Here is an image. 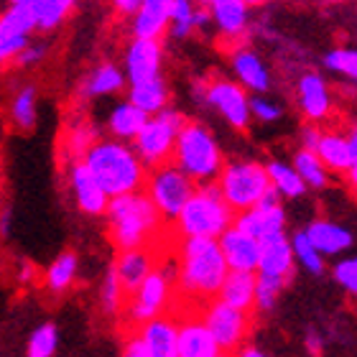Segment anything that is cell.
I'll use <instances>...</instances> for the list:
<instances>
[{
	"instance_id": "obj_41",
	"label": "cell",
	"mask_w": 357,
	"mask_h": 357,
	"mask_svg": "<svg viewBox=\"0 0 357 357\" xmlns=\"http://www.w3.org/2000/svg\"><path fill=\"white\" fill-rule=\"evenodd\" d=\"M100 298H102V309L107 314H118L120 309H123V304H126V291H123V286H120L115 268H110V271H107V275H105L102 294H100Z\"/></svg>"
},
{
	"instance_id": "obj_37",
	"label": "cell",
	"mask_w": 357,
	"mask_h": 357,
	"mask_svg": "<svg viewBox=\"0 0 357 357\" xmlns=\"http://www.w3.org/2000/svg\"><path fill=\"white\" fill-rule=\"evenodd\" d=\"M321 67L340 77H347L350 82H357V49H347V46L329 49L321 56Z\"/></svg>"
},
{
	"instance_id": "obj_26",
	"label": "cell",
	"mask_w": 357,
	"mask_h": 357,
	"mask_svg": "<svg viewBox=\"0 0 357 357\" xmlns=\"http://www.w3.org/2000/svg\"><path fill=\"white\" fill-rule=\"evenodd\" d=\"M217 298L235 309L250 312L255 306V271H227Z\"/></svg>"
},
{
	"instance_id": "obj_11",
	"label": "cell",
	"mask_w": 357,
	"mask_h": 357,
	"mask_svg": "<svg viewBox=\"0 0 357 357\" xmlns=\"http://www.w3.org/2000/svg\"><path fill=\"white\" fill-rule=\"evenodd\" d=\"M176 281L174 275H169L164 268H153L143 283L138 286L130 304H128V317L133 324H143V321L153 319L158 314H166L169 309V298H172V283Z\"/></svg>"
},
{
	"instance_id": "obj_31",
	"label": "cell",
	"mask_w": 357,
	"mask_h": 357,
	"mask_svg": "<svg viewBox=\"0 0 357 357\" xmlns=\"http://www.w3.org/2000/svg\"><path fill=\"white\" fill-rule=\"evenodd\" d=\"M8 118L18 130H33L38 120V87L33 82H23L15 89L8 105Z\"/></svg>"
},
{
	"instance_id": "obj_40",
	"label": "cell",
	"mask_w": 357,
	"mask_h": 357,
	"mask_svg": "<svg viewBox=\"0 0 357 357\" xmlns=\"http://www.w3.org/2000/svg\"><path fill=\"white\" fill-rule=\"evenodd\" d=\"M286 281L281 278H273V275H255V306L261 309V312H268L271 306L275 304V298L278 294L283 291Z\"/></svg>"
},
{
	"instance_id": "obj_39",
	"label": "cell",
	"mask_w": 357,
	"mask_h": 357,
	"mask_svg": "<svg viewBox=\"0 0 357 357\" xmlns=\"http://www.w3.org/2000/svg\"><path fill=\"white\" fill-rule=\"evenodd\" d=\"M59 344V332L54 324H41V327L31 335L29 347H26V357H54Z\"/></svg>"
},
{
	"instance_id": "obj_52",
	"label": "cell",
	"mask_w": 357,
	"mask_h": 357,
	"mask_svg": "<svg viewBox=\"0 0 357 357\" xmlns=\"http://www.w3.org/2000/svg\"><path fill=\"white\" fill-rule=\"evenodd\" d=\"M245 6H250V8H258V6H268L271 0H243Z\"/></svg>"
},
{
	"instance_id": "obj_35",
	"label": "cell",
	"mask_w": 357,
	"mask_h": 357,
	"mask_svg": "<svg viewBox=\"0 0 357 357\" xmlns=\"http://www.w3.org/2000/svg\"><path fill=\"white\" fill-rule=\"evenodd\" d=\"M77 266H79V261H77L75 253H61L49 266V271H46V286H49V291H54V294L67 291L77 278Z\"/></svg>"
},
{
	"instance_id": "obj_48",
	"label": "cell",
	"mask_w": 357,
	"mask_h": 357,
	"mask_svg": "<svg viewBox=\"0 0 357 357\" xmlns=\"http://www.w3.org/2000/svg\"><path fill=\"white\" fill-rule=\"evenodd\" d=\"M141 0H112V10L120 15V18H130V15L138 10Z\"/></svg>"
},
{
	"instance_id": "obj_18",
	"label": "cell",
	"mask_w": 357,
	"mask_h": 357,
	"mask_svg": "<svg viewBox=\"0 0 357 357\" xmlns=\"http://www.w3.org/2000/svg\"><path fill=\"white\" fill-rule=\"evenodd\" d=\"M126 87H128V79H126L123 67H118L115 61H100L97 67H92L87 75L79 79V84H77V97H79L82 102H89V100L118 95L120 89H126Z\"/></svg>"
},
{
	"instance_id": "obj_33",
	"label": "cell",
	"mask_w": 357,
	"mask_h": 357,
	"mask_svg": "<svg viewBox=\"0 0 357 357\" xmlns=\"http://www.w3.org/2000/svg\"><path fill=\"white\" fill-rule=\"evenodd\" d=\"M266 172H268V178H271V186H273L281 197H286V199H296V197H301V194L306 192L304 178L298 176L294 166L283 164V161H268Z\"/></svg>"
},
{
	"instance_id": "obj_43",
	"label": "cell",
	"mask_w": 357,
	"mask_h": 357,
	"mask_svg": "<svg viewBox=\"0 0 357 357\" xmlns=\"http://www.w3.org/2000/svg\"><path fill=\"white\" fill-rule=\"evenodd\" d=\"M46 54H49V46L46 44H38V41H29V44L23 46L21 52L15 54L13 64L21 69H31V67H38L41 61L46 59Z\"/></svg>"
},
{
	"instance_id": "obj_12",
	"label": "cell",
	"mask_w": 357,
	"mask_h": 357,
	"mask_svg": "<svg viewBox=\"0 0 357 357\" xmlns=\"http://www.w3.org/2000/svg\"><path fill=\"white\" fill-rule=\"evenodd\" d=\"M232 225L245 232V235L255 238L258 243L263 238H268V235L283 232V227H286V212L281 207V194L271 186L258 204H253L250 209H243V212H235Z\"/></svg>"
},
{
	"instance_id": "obj_42",
	"label": "cell",
	"mask_w": 357,
	"mask_h": 357,
	"mask_svg": "<svg viewBox=\"0 0 357 357\" xmlns=\"http://www.w3.org/2000/svg\"><path fill=\"white\" fill-rule=\"evenodd\" d=\"M250 112H253V118H258L261 123H275V120H281L283 107L275 102V100H268L266 95H255V97H250Z\"/></svg>"
},
{
	"instance_id": "obj_9",
	"label": "cell",
	"mask_w": 357,
	"mask_h": 357,
	"mask_svg": "<svg viewBox=\"0 0 357 357\" xmlns=\"http://www.w3.org/2000/svg\"><path fill=\"white\" fill-rule=\"evenodd\" d=\"M204 105H209L212 110H217L235 130L245 133L250 128L253 112H250V95L240 82H232L227 77H212L204 79V87L197 95Z\"/></svg>"
},
{
	"instance_id": "obj_53",
	"label": "cell",
	"mask_w": 357,
	"mask_h": 357,
	"mask_svg": "<svg viewBox=\"0 0 357 357\" xmlns=\"http://www.w3.org/2000/svg\"><path fill=\"white\" fill-rule=\"evenodd\" d=\"M31 273H33V268H31V266H26V268H23V271H21V281H29V278H31Z\"/></svg>"
},
{
	"instance_id": "obj_29",
	"label": "cell",
	"mask_w": 357,
	"mask_h": 357,
	"mask_svg": "<svg viewBox=\"0 0 357 357\" xmlns=\"http://www.w3.org/2000/svg\"><path fill=\"white\" fill-rule=\"evenodd\" d=\"M128 100L141 107L143 112L149 115H156L164 107H169L172 102V87L166 82V77H156V79H149V82L141 84H128Z\"/></svg>"
},
{
	"instance_id": "obj_57",
	"label": "cell",
	"mask_w": 357,
	"mask_h": 357,
	"mask_svg": "<svg viewBox=\"0 0 357 357\" xmlns=\"http://www.w3.org/2000/svg\"><path fill=\"white\" fill-rule=\"evenodd\" d=\"M327 3H350V0H327Z\"/></svg>"
},
{
	"instance_id": "obj_8",
	"label": "cell",
	"mask_w": 357,
	"mask_h": 357,
	"mask_svg": "<svg viewBox=\"0 0 357 357\" xmlns=\"http://www.w3.org/2000/svg\"><path fill=\"white\" fill-rule=\"evenodd\" d=\"M194 189H197V184L174 161H166V164L149 169L146 184H143V192L149 194L151 202L161 212V217L169 220V222L176 220Z\"/></svg>"
},
{
	"instance_id": "obj_13",
	"label": "cell",
	"mask_w": 357,
	"mask_h": 357,
	"mask_svg": "<svg viewBox=\"0 0 357 357\" xmlns=\"http://www.w3.org/2000/svg\"><path fill=\"white\" fill-rule=\"evenodd\" d=\"M123 72L128 84H141L164 75V41L158 38H130L123 54Z\"/></svg>"
},
{
	"instance_id": "obj_46",
	"label": "cell",
	"mask_w": 357,
	"mask_h": 357,
	"mask_svg": "<svg viewBox=\"0 0 357 357\" xmlns=\"http://www.w3.org/2000/svg\"><path fill=\"white\" fill-rule=\"evenodd\" d=\"M123 357H153L149 350V344L143 342L141 332H135V335H130L126 340V344H123Z\"/></svg>"
},
{
	"instance_id": "obj_44",
	"label": "cell",
	"mask_w": 357,
	"mask_h": 357,
	"mask_svg": "<svg viewBox=\"0 0 357 357\" xmlns=\"http://www.w3.org/2000/svg\"><path fill=\"white\" fill-rule=\"evenodd\" d=\"M29 41H31V36H13V33L0 31V67H3V64H13L15 54L21 52Z\"/></svg>"
},
{
	"instance_id": "obj_1",
	"label": "cell",
	"mask_w": 357,
	"mask_h": 357,
	"mask_svg": "<svg viewBox=\"0 0 357 357\" xmlns=\"http://www.w3.org/2000/svg\"><path fill=\"white\" fill-rule=\"evenodd\" d=\"M184 243L178 245V271L176 281L178 289L184 291L192 301L207 304L217 296L227 275V263H225L222 248L217 238H181Z\"/></svg>"
},
{
	"instance_id": "obj_28",
	"label": "cell",
	"mask_w": 357,
	"mask_h": 357,
	"mask_svg": "<svg viewBox=\"0 0 357 357\" xmlns=\"http://www.w3.org/2000/svg\"><path fill=\"white\" fill-rule=\"evenodd\" d=\"M149 118H151L149 112H143L141 107H135L130 100L118 102L110 110V115H107V133H110V138L130 143L135 135L141 133V128L146 126Z\"/></svg>"
},
{
	"instance_id": "obj_32",
	"label": "cell",
	"mask_w": 357,
	"mask_h": 357,
	"mask_svg": "<svg viewBox=\"0 0 357 357\" xmlns=\"http://www.w3.org/2000/svg\"><path fill=\"white\" fill-rule=\"evenodd\" d=\"M26 6L31 8L36 33H52L75 13L77 0H29Z\"/></svg>"
},
{
	"instance_id": "obj_34",
	"label": "cell",
	"mask_w": 357,
	"mask_h": 357,
	"mask_svg": "<svg viewBox=\"0 0 357 357\" xmlns=\"http://www.w3.org/2000/svg\"><path fill=\"white\" fill-rule=\"evenodd\" d=\"M294 169L301 178H304L306 186L312 189H324L329 184V169L321 164V158L309 149H298L294 153Z\"/></svg>"
},
{
	"instance_id": "obj_27",
	"label": "cell",
	"mask_w": 357,
	"mask_h": 357,
	"mask_svg": "<svg viewBox=\"0 0 357 357\" xmlns=\"http://www.w3.org/2000/svg\"><path fill=\"white\" fill-rule=\"evenodd\" d=\"M314 153L321 158V164L327 166L329 172L347 174L352 169V151L347 135L337 133V130H321Z\"/></svg>"
},
{
	"instance_id": "obj_49",
	"label": "cell",
	"mask_w": 357,
	"mask_h": 357,
	"mask_svg": "<svg viewBox=\"0 0 357 357\" xmlns=\"http://www.w3.org/2000/svg\"><path fill=\"white\" fill-rule=\"evenodd\" d=\"M347 143H350V151H352V166H357V123L350 128V133H347Z\"/></svg>"
},
{
	"instance_id": "obj_25",
	"label": "cell",
	"mask_w": 357,
	"mask_h": 357,
	"mask_svg": "<svg viewBox=\"0 0 357 357\" xmlns=\"http://www.w3.org/2000/svg\"><path fill=\"white\" fill-rule=\"evenodd\" d=\"M138 332L153 357H178V327L169 314H158L143 321Z\"/></svg>"
},
{
	"instance_id": "obj_20",
	"label": "cell",
	"mask_w": 357,
	"mask_h": 357,
	"mask_svg": "<svg viewBox=\"0 0 357 357\" xmlns=\"http://www.w3.org/2000/svg\"><path fill=\"white\" fill-rule=\"evenodd\" d=\"M220 248H222L225 263L230 271H255L258 268V258H261V243L243 230H238L235 225H230L227 230L217 238Z\"/></svg>"
},
{
	"instance_id": "obj_4",
	"label": "cell",
	"mask_w": 357,
	"mask_h": 357,
	"mask_svg": "<svg viewBox=\"0 0 357 357\" xmlns=\"http://www.w3.org/2000/svg\"><path fill=\"white\" fill-rule=\"evenodd\" d=\"M172 161L192 178L194 184L217 181L225 166L222 149L217 146V138L199 120H186V126L178 130Z\"/></svg>"
},
{
	"instance_id": "obj_10",
	"label": "cell",
	"mask_w": 357,
	"mask_h": 357,
	"mask_svg": "<svg viewBox=\"0 0 357 357\" xmlns=\"http://www.w3.org/2000/svg\"><path fill=\"white\" fill-rule=\"evenodd\" d=\"M202 321L212 332L215 342L222 352H238L245 344V337L250 332V314L243 309L225 304L220 298H212L202 309Z\"/></svg>"
},
{
	"instance_id": "obj_6",
	"label": "cell",
	"mask_w": 357,
	"mask_h": 357,
	"mask_svg": "<svg viewBox=\"0 0 357 357\" xmlns=\"http://www.w3.org/2000/svg\"><path fill=\"white\" fill-rule=\"evenodd\" d=\"M186 120L189 118L184 112L172 107V105L146 120L141 133L130 141V146H133V151L138 153V158L143 161L146 169H153V166L172 161L174 143H176L178 130L186 126Z\"/></svg>"
},
{
	"instance_id": "obj_19",
	"label": "cell",
	"mask_w": 357,
	"mask_h": 357,
	"mask_svg": "<svg viewBox=\"0 0 357 357\" xmlns=\"http://www.w3.org/2000/svg\"><path fill=\"white\" fill-rule=\"evenodd\" d=\"M294 263H296V258H294V248H291L286 232H275V235H268L261 240V258H258V268H255L261 275H273V278L289 283L294 275Z\"/></svg>"
},
{
	"instance_id": "obj_30",
	"label": "cell",
	"mask_w": 357,
	"mask_h": 357,
	"mask_svg": "<svg viewBox=\"0 0 357 357\" xmlns=\"http://www.w3.org/2000/svg\"><path fill=\"white\" fill-rule=\"evenodd\" d=\"M304 232L321 255H337L352 245L350 230H344V227L329 222V220H314Z\"/></svg>"
},
{
	"instance_id": "obj_36",
	"label": "cell",
	"mask_w": 357,
	"mask_h": 357,
	"mask_svg": "<svg viewBox=\"0 0 357 357\" xmlns=\"http://www.w3.org/2000/svg\"><path fill=\"white\" fill-rule=\"evenodd\" d=\"M100 135H97L95 126L87 123V120H77L75 126L67 128V156L69 161H79L84 158V153L89 151V146L97 141Z\"/></svg>"
},
{
	"instance_id": "obj_50",
	"label": "cell",
	"mask_w": 357,
	"mask_h": 357,
	"mask_svg": "<svg viewBox=\"0 0 357 357\" xmlns=\"http://www.w3.org/2000/svg\"><path fill=\"white\" fill-rule=\"evenodd\" d=\"M238 357H266V355L261 350H255V347H240Z\"/></svg>"
},
{
	"instance_id": "obj_47",
	"label": "cell",
	"mask_w": 357,
	"mask_h": 357,
	"mask_svg": "<svg viewBox=\"0 0 357 357\" xmlns=\"http://www.w3.org/2000/svg\"><path fill=\"white\" fill-rule=\"evenodd\" d=\"M319 135H321V128L317 126V123H306V126L301 128V149L314 151V149H317Z\"/></svg>"
},
{
	"instance_id": "obj_2",
	"label": "cell",
	"mask_w": 357,
	"mask_h": 357,
	"mask_svg": "<svg viewBox=\"0 0 357 357\" xmlns=\"http://www.w3.org/2000/svg\"><path fill=\"white\" fill-rule=\"evenodd\" d=\"M107 230H110L112 245L118 250H133V248H153L161 232V212L143 189L128 192L120 197H110L107 209Z\"/></svg>"
},
{
	"instance_id": "obj_7",
	"label": "cell",
	"mask_w": 357,
	"mask_h": 357,
	"mask_svg": "<svg viewBox=\"0 0 357 357\" xmlns=\"http://www.w3.org/2000/svg\"><path fill=\"white\" fill-rule=\"evenodd\" d=\"M217 186L225 202L235 212H243L263 199V194L271 189V178L266 166L258 161H225L222 172L217 176Z\"/></svg>"
},
{
	"instance_id": "obj_23",
	"label": "cell",
	"mask_w": 357,
	"mask_h": 357,
	"mask_svg": "<svg viewBox=\"0 0 357 357\" xmlns=\"http://www.w3.org/2000/svg\"><path fill=\"white\" fill-rule=\"evenodd\" d=\"M153 255L156 248H133V250H120L118 261H115V273L118 281L126 291V296H133L143 278L153 271Z\"/></svg>"
},
{
	"instance_id": "obj_38",
	"label": "cell",
	"mask_w": 357,
	"mask_h": 357,
	"mask_svg": "<svg viewBox=\"0 0 357 357\" xmlns=\"http://www.w3.org/2000/svg\"><path fill=\"white\" fill-rule=\"evenodd\" d=\"M291 248H294V258L301 261V266L312 273H321L324 271V261H321V253L314 248V243L309 240L306 232L298 230L294 238H291Z\"/></svg>"
},
{
	"instance_id": "obj_17",
	"label": "cell",
	"mask_w": 357,
	"mask_h": 357,
	"mask_svg": "<svg viewBox=\"0 0 357 357\" xmlns=\"http://www.w3.org/2000/svg\"><path fill=\"white\" fill-rule=\"evenodd\" d=\"M69 189L75 197L77 207L82 209L84 215L100 217L107 209L110 197L105 194V189L97 184V178L92 176V172L87 169L82 158L79 161H69Z\"/></svg>"
},
{
	"instance_id": "obj_54",
	"label": "cell",
	"mask_w": 357,
	"mask_h": 357,
	"mask_svg": "<svg viewBox=\"0 0 357 357\" xmlns=\"http://www.w3.org/2000/svg\"><path fill=\"white\" fill-rule=\"evenodd\" d=\"M309 347H312L314 352H319V340H317V337H314V335L309 337Z\"/></svg>"
},
{
	"instance_id": "obj_55",
	"label": "cell",
	"mask_w": 357,
	"mask_h": 357,
	"mask_svg": "<svg viewBox=\"0 0 357 357\" xmlns=\"http://www.w3.org/2000/svg\"><path fill=\"white\" fill-rule=\"evenodd\" d=\"M10 6H18V3H29V0H8Z\"/></svg>"
},
{
	"instance_id": "obj_22",
	"label": "cell",
	"mask_w": 357,
	"mask_h": 357,
	"mask_svg": "<svg viewBox=\"0 0 357 357\" xmlns=\"http://www.w3.org/2000/svg\"><path fill=\"white\" fill-rule=\"evenodd\" d=\"M207 26H212V18H209V8L204 3H199V0H174L166 36L181 41V38H189L204 31Z\"/></svg>"
},
{
	"instance_id": "obj_51",
	"label": "cell",
	"mask_w": 357,
	"mask_h": 357,
	"mask_svg": "<svg viewBox=\"0 0 357 357\" xmlns=\"http://www.w3.org/2000/svg\"><path fill=\"white\" fill-rule=\"evenodd\" d=\"M347 178H350V186H352V192L357 194V166H352L350 172H347Z\"/></svg>"
},
{
	"instance_id": "obj_56",
	"label": "cell",
	"mask_w": 357,
	"mask_h": 357,
	"mask_svg": "<svg viewBox=\"0 0 357 357\" xmlns=\"http://www.w3.org/2000/svg\"><path fill=\"white\" fill-rule=\"evenodd\" d=\"M217 357H232V352H220Z\"/></svg>"
},
{
	"instance_id": "obj_5",
	"label": "cell",
	"mask_w": 357,
	"mask_h": 357,
	"mask_svg": "<svg viewBox=\"0 0 357 357\" xmlns=\"http://www.w3.org/2000/svg\"><path fill=\"white\" fill-rule=\"evenodd\" d=\"M232 220L235 209L225 202L217 181H212V184H197L174 222L181 238H220L232 225Z\"/></svg>"
},
{
	"instance_id": "obj_45",
	"label": "cell",
	"mask_w": 357,
	"mask_h": 357,
	"mask_svg": "<svg viewBox=\"0 0 357 357\" xmlns=\"http://www.w3.org/2000/svg\"><path fill=\"white\" fill-rule=\"evenodd\" d=\"M335 281L347 289L352 296H357V255L335 266Z\"/></svg>"
},
{
	"instance_id": "obj_3",
	"label": "cell",
	"mask_w": 357,
	"mask_h": 357,
	"mask_svg": "<svg viewBox=\"0 0 357 357\" xmlns=\"http://www.w3.org/2000/svg\"><path fill=\"white\" fill-rule=\"evenodd\" d=\"M82 161L107 197L138 192L146 184L149 169L143 166L133 146H128L126 141H118V138H97Z\"/></svg>"
},
{
	"instance_id": "obj_15",
	"label": "cell",
	"mask_w": 357,
	"mask_h": 357,
	"mask_svg": "<svg viewBox=\"0 0 357 357\" xmlns=\"http://www.w3.org/2000/svg\"><path fill=\"white\" fill-rule=\"evenodd\" d=\"M230 64H232V75L238 79L248 92H255V95H266L268 89L273 87V77H271V69L261 59V54H255L248 44H235L230 46Z\"/></svg>"
},
{
	"instance_id": "obj_21",
	"label": "cell",
	"mask_w": 357,
	"mask_h": 357,
	"mask_svg": "<svg viewBox=\"0 0 357 357\" xmlns=\"http://www.w3.org/2000/svg\"><path fill=\"white\" fill-rule=\"evenodd\" d=\"M174 0H141V6L130 15V36L135 38H161L169 31Z\"/></svg>"
},
{
	"instance_id": "obj_24",
	"label": "cell",
	"mask_w": 357,
	"mask_h": 357,
	"mask_svg": "<svg viewBox=\"0 0 357 357\" xmlns=\"http://www.w3.org/2000/svg\"><path fill=\"white\" fill-rule=\"evenodd\" d=\"M178 327V357H217L220 355V344L215 342L212 332L207 324L202 321L199 314L181 319Z\"/></svg>"
},
{
	"instance_id": "obj_16",
	"label": "cell",
	"mask_w": 357,
	"mask_h": 357,
	"mask_svg": "<svg viewBox=\"0 0 357 357\" xmlns=\"http://www.w3.org/2000/svg\"><path fill=\"white\" fill-rule=\"evenodd\" d=\"M209 18L225 44H240L250 31V6L243 0H212L209 3Z\"/></svg>"
},
{
	"instance_id": "obj_14",
	"label": "cell",
	"mask_w": 357,
	"mask_h": 357,
	"mask_svg": "<svg viewBox=\"0 0 357 357\" xmlns=\"http://www.w3.org/2000/svg\"><path fill=\"white\" fill-rule=\"evenodd\" d=\"M296 105L306 123H317L321 126L324 120L332 118L335 110V100H332V89H329L327 79L319 72H301L296 79Z\"/></svg>"
}]
</instances>
